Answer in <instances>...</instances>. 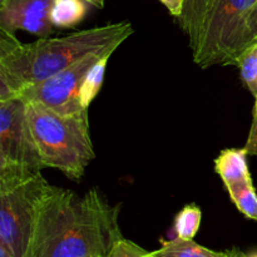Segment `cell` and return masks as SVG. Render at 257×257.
Returning <instances> with one entry per match:
<instances>
[{
    "label": "cell",
    "instance_id": "obj_1",
    "mask_svg": "<svg viewBox=\"0 0 257 257\" xmlns=\"http://www.w3.org/2000/svg\"><path fill=\"white\" fill-rule=\"evenodd\" d=\"M119 211L95 187L78 196L54 186L40 216L34 257H108L123 238Z\"/></svg>",
    "mask_w": 257,
    "mask_h": 257
},
{
    "label": "cell",
    "instance_id": "obj_17",
    "mask_svg": "<svg viewBox=\"0 0 257 257\" xmlns=\"http://www.w3.org/2000/svg\"><path fill=\"white\" fill-rule=\"evenodd\" d=\"M147 253L145 248L123 237L115 243L108 257H148Z\"/></svg>",
    "mask_w": 257,
    "mask_h": 257
},
{
    "label": "cell",
    "instance_id": "obj_22",
    "mask_svg": "<svg viewBox=\"0 0 257 257\" xmlns=\"http://www.w3.org/2000/svg\"><path fill=\"white\" fill-rule=\"evenodd\" d=\"M85 3H88V5H92V7L98 8V9H102L104 7L105 0H84Z\"/></svg>",
    "mask_w": 257,
    "mask_h": 257
},
{
    "label": "cell",
    "instance_id": "obj_5",
    "mask_svg": "<svg viewBox=\"0 0 257 257\" xmlns=\"http://www.w3.org/2000/svg\"><path fill=\"white\" fill-rule=\"evenodd\" d=\"M54 186L42 173L0 188V246L13 257H34L43 207Z\"/></svg>",
    "mask_w": 257,
    "mask_h": 257
},
{
    "label": "cell",
    "instance_id": "obj_3",
    "mask_svg": "<svg viewBox=\"0 0 257 257\" xmlns=\"http://www.w3.org/2000/svg\"><path fill=\"white\" fill-rule=\"evenodd\" d=\"M27 114L45 168L64 173L80 182L95 158L89 132L88 109L62 114L37 102H27Z\"/></svg>",
    "mask_w": 257,
    "mask_h": 257
},
{
    "label": "cell",
    "instance_id": "obj_12",
    "mask_svg": "<svg viewBox=\"0 0 257 257\" xmlns=\"http://www.w3.org/2000/svg\"><path fill=\"white\" fill-rule=\"evenodd\" d=\"M212 0H186L182 14L178 18V24L188 38L190 47L195 43L198 30Z\"/></svg>",
    "mask_w": 257,
    "mask_h": 257
},
{
    "label": "cell",
    "instance_id": "obj_19",
    "mask_svg": "<svg viewBox=\"0 0 257 257\" xmlns=\"http://www.w3.org/2000/svg\"><path fill=\"white\" fill-rule=\"evenodd\" d=\"M160 2L167 8V10L170 12L171 15H173L176 19H178L183 12L186 0H160Z\"/></svg>",
    "mask_w": 257,
    "mask_h": 257
},
{
    "label": "cell",
    "instance_id": "obj_14",
    "mask_svg": "<svg viewBox=\"0 0 257 257\" xmlns=\"http://www.w3.org/2000/svg\"><path fill=\"white\" fill-rule=\"evenodd\" d=\"M226 190L237 210L250 220L257 221V193L252 180L227 186Z\"/></svg>",
    "mask_w": 257,
    "mask_h": 257
},
{
    "label": "cell",
    "instance_id": "obj_2",
    "mask_svg": "<svg viewBox=\"0 0 257 257\" xmlns=\"http://www.w3.org/2000/svg\"><path fill=\"white\" fill-rule=\"evenodd\" d=\"M133 34L131 22L79 30L60 38H39L24 44L0 29V102L20 97L39 83L98 50L120 47Z\"/></svg>",
    "mask_w": 257,
    "mask_h": 257
},
{
    "label": "cell",
    "instance_id": "obj_6",
    "mask_svg": "<svg viewBox=\"0 0 257 257\" xmlns=\"http://www.w3.org/2000/svg\"><path fill=\"white\" fill-rule=\"evenodd\" d=\"M22 97L0 102V188L23 182L44 170Z\"/></svg>",
    "mask_w": 257,
    "mask_h": 257
},
{
    "label": "cell",
    "instance_id": "obj_10",
    "mask_svg": "<svg viewBox=\"0 0 257 257\" xmlns=\"http://www.w3.org/2000/svg\"><path fill=\"white\" fill-rule=\"evenodd\" d=\"M148 257H228L227 252L213 251L196 243L193 240L176 237L166 241L158 250L151 251Z\"/></svg>",
    "mask_w": 257,
    "mask_h": 257
},
{
    "label": "cell",
    "instance_id": "obj_4",
    "mask_svg": "<svg viewBox=\"0 0 257 257\" xmlns=\"http://www.w3.org/2000/svg\"><path fill=\"white\" fill-rule=\"evenodd\" d=\"M257 0H212L191 45L193 62L202 69L236 67L247 49L248 20Z\"/></svg>",
    "mask_w": 257,
    "mask_h": 257
},
{
    "label": "cell",
    "instance_id": "obj_23",
    "mask_svg": "<svg viewBox=\"0 0 257 257\" xmlns=\"http://www.w3.org/2000/svg\"><path fill=\"white\" fill-rule=\"evenodd\" d=\"M0 257H13V256L10 255V253L8 252L3 246H0Z\"/></svg>",
    "mask_w": 257,
    "mask_h": 257
},
{
    "label": "cell",
    "instance_id": "obj_16",
    "mask_svg": "<svg viewBox=\"0 0 257 257\" xmlns=\"http://www.w3.org/2000/svg\"><path fill=\"white\" fill-rule=\"evenodd\" d=\"M236 67L240 70V78L243 85L257 99V43L241 54Z\"/></svg>",
    "mask_w": 257,
    "mask_h": 257
},
{
    "label": "cell",
    "instance_id": "obj_11",
    "mask_svg": "<svg viewBox=\"0 0 257 257\" xmlns=\"http://www.w3.org/2000/svg\"><path fill=\"white\" fill-rule=\"evenodd\" d=\"M84 0H54L50 9V22L54 28H73L83 20L87 13Z\"/></svg>",
    "mask_w": 257,
    "mask_h": 257
},
{
    "label": "cell",
    "instance_id": "obj_15",
    "mask_svg": "<svg viewBox=\"0 0 257 257\" xmlns=\"http://www.w3.org/2000/svg\"><path fill=\"white\" fill-rule=\"evenodd\" d=\"M202 221V211L195 203L185 206L175 217L176 237L193 240Z\"/></svg>",
    "mask_w": 257,
    "mask_h": 257
},
{
    "label": "cell",
    "instance_id": "obj_24",
    "mask_svg": "<svg viewBox=\"0 0 257 257\" xmlns=\"http://www.w3.org/2000/svg\"><path fill=\"white\" fill-rule=\"evenodd\" d=\"M5 2V0H0V4H2V3H4Z\"/></svg>",
    "mask_w": 257,
    "mask_h": 257
},
{
    "label": "cell",
    "instance_id": "obj_20",
    "mask_svg": "<svg viewBox=\"0 0 257 257\" xmlns=\"http://www.w3.org/2000/svg\"><path fill=\"white\" fill-rule=\"evenodd\" d=\"M247 32H248V45L251 47V45L257 43V4L256 7L253 8L252 13H251L250 20H248Z\"/></svg>",
    "mask_w": 257,
    "mask_h": 257
},
{
    "label": "cell",
    "instance_id": "obj_18",
    "mask_svg": "<svg viewBox=\"0 0 257 257\" xmlns=\"http://www.w3.org/2000/svg\"><path fill=\"white\" fill-rule=\"evenodd\" d=\"M243 148L248 153V156H257V99L253 104L252 123H251L247 141H246V145Z\"/></svg>",
    "mask_w": 257,
    "mask_h": 257
},
{
    "label": "cell",
    "instance_id": "obj_9",
    "mask_svg": "<svg viewBox=\"0 0 257 257\" xmlns=\"http://www.w3.org/2000/svg\"><path fill=\"white\" fill-rule=\"evenodd\" d=\"M247 156L245 148H227L221 151L215 160V171L225 187L252 180L248 170Z\"/></svg>",
    "mask_w": 257,
    "mask_h": 257
},
{
    "label": "cell",
    "instance_id": "obj_13",
    "mask_svg": "<svg viewBox=\"0 0 257 257\" xmlns=\"http://www.w3.org/2000/svg\"><path fill=\"white\" fill-rule=\"evenodd\" d=\"M113 53H107L103 55L94 65L89 69V72L85 75L84 80H83L82 85H80L79 90V99L80 104L84 109H88L90 103L94 100L97 94L99 93L100 88L103 85V80H104V73L105 68H107L108 60H109L110 55Z\"/></svg>",
    "mask_w": 257,
    "mask_h": 257
},
{
    "label": "cell",
    "instance_id": "obj_7",
    "mask_svg": "<svg viewBox=\"0 0 257 257\" xmlns=\"http://www.w3.org/2000/svg\"><path fill=\"white\" fill-rule=\"evenodd\" d=\"M119 47L98 50L60 70L57 74L25 88L20 97L25 102H37L62 114H74L85 110L80 104L79 90L90 68L107 53Z\"/></svg>",
    "mask_w": 257,
    "mask_h": 257
},
{
    "label": "cell",
    "instance_id": "obj_21",
    "mask_svg": "<svg viewBox=\"0 0 257 257\" xmlns=\"http://www.w3.org/2000/svg\"><path fill=\"white\" fill-rule=\"evenodd\" d=\"M227 252L228 257H257V251H253V252L245 253L242 251H240L238 248H231V250L226 251Z\"/></svg>",
    "mask_w": 257,
    "mask_h": 257
},
{
    "label": "cell",
    "instance_id": "obj_8",
    "mask_svg": "<svg viewBox=\"0 0 257 257\" xmlns=\"http://www.w3.org/2000/svg\"><path fill=\"white\" fill-rule=\"evenodd\" d=\"M54 0H5L0 4V29L47 38L53 33L50 9Z\"/></svg>",
    "mask_w": 257,
    "mask_h": 257
}]
</instances>
